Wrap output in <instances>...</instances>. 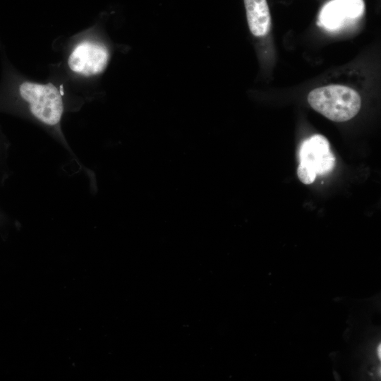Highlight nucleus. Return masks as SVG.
<instances>
[{
  "label": "nucleus",
  "instance_id": "obj_1",
  "mask_svg": "<svg viewBox=\"0 0 381 381\" xmlns=\"http://www.w3.org/2000/svg\"><path fill=\"white\" fill-rule=\"evenodd\" d=\"M308 102L316 111L336 122L350 120L358 114L361 106L358 93L340 85L313 90L308 95Z\"/></svg>",
  "mask_w": 381,
  "mask_h": 381
},
{
  "label": "nucleus",
  "instance_id": "obj_2",
  "mask_svg": "<svg viewBox=\"0 0 381 381\" xmlns=\"http://www.w3.org/2000/svg\"><path fill=\"white\" fill-rule=\"evenodd\" d=\"M19 92L34 119L49 128L59 130L65 104L54 85L52 83L42 85L24 82L20 86Z\"/></svg>",
  "mask_w": 381,
  "mask_h": 381
},
{
  "label": "nucleus",
  "instance_id": "obj_3",
  "mask_svg": "<svg viewBox=\"0 0 381 381\" xmlns=\"http://www.w3.org/2000/svg\"><path fill=\"white\" fill-rule=\"evenodd\" d=\"M299 159L297 174L304 184L312 183L317 175L330 172L335 162L328 140L321 135H314L303 142Z\"/></svg>",
  "mask_w": 381,
  "mask_h": 381
},
{
  "label": "nucleus",
  "instance_id": "obj_4",
  "mask_svg": "<svg viewBox=\"0 0 381 381\" xmlns=\"http://www.w3.org/2000/svg\"><path fill=\"white\" fill-rule=\"evenodd\" d=\"M109 59L107 49L101 44L83 42L78 44L69 56L70 68L83 75H93L101 73Z\"/></svg>",
  "mask_w": 381,
  "mask_h": 381
},
{
  "label": "nucleus",
  "instance_id": "obj_5",
  "mask_svg": "<svg viewBox=\"0 0 381 381\" xmlns=\"http://www.w3.org/2000/svg\"><path fill=\"white\" fill-rule=\"evenodd\" d=\"M249 29L256 37L266 35L270 30L271 18L266 0H244Z\"/></svg>",
  "mask_w": 381,
  "mask_h": 381
},
{
  "label": "nucleus",
  "instance_id": "obj_6",
  "mask_svg": "<svg viewBox=\"0 0 381 381\" xmlns=\"http://www.w3.org/2000/svg\"><path fill=\"white\" fill-rule=\"evenodd\" d=\"M346 19L337 0L327 3L321 10L319 20L321 25L329 30L340 28Z\"/></svg>",
  "mask_w": 381,
  "mask_h": 381
},
{
  "label": "nucleus",
  "instance_id": "obj_7",
  "mask_svg": "<svg viewBox=\"0 0 381 381\" xmlns=\"http://www.w3.org/2000/svg\"><path fill=\"white\" fill-rule=\"evenodd\" d=\"M9 145L0 140V186H3L8 179L12 171L8 165Z\"/></svg>",
  "mask_w": 381,
  "mask_h": 381
},
{
  "label": "nucleus",
  "instance_id": "obj_8",
  "mask_svg": "<svg viewBox=\"0 0 381 381\" xmlns=\"http://www.w3.org/2000/svg\"><path fill=\"white\" fill-rule=\"evenodd\" d=\"M346 18L360 17L364 11L363 0H337Z\"/></svg>",
  "mask_w": 381,
  "mask_h": 381
},
{
  "label": "nucleus",
  "instance_id": "obj_9",
  "mask_svg": "<svg viewBox=\"0 0 381 381\" xmlns=\"http://www.w3.org/2000/svg\"><path fill=\"white\" fill-rule=\"evenodd\" d=\"M8 220V216L0 208V227L4 226Z\"/></svg>",
  "mask_w": 381,
  "mask_h": 381
}]
</instances>
